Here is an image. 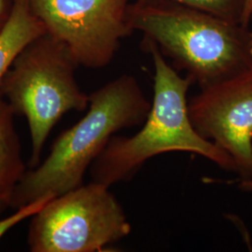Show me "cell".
<instances>
[{"mask_svg": "<svg viewBox=\"0 0 252 252\" xmlns=\"http://www.w3.org/2000/svg\"><path fill=\"white\" fill-rule=\"evenodd\" d=\"M152 55L154 89L152 108L135 135H114L89 168L92 181L111 187L134 179L146 162L162 153L182 152L197 154L221 169L235 172L232 157L196 132L188 113L189 77L165 60L158 47L142 40Z\"/></svg>", "mask_w": 252, "mask_h": 252, "instance_id": "1", "label": "cell"}, {"mask_svg": "<svg viewBox=\"0 0 252 252\" xmlns=\"http://www.w3.org/2000/svg\"><path fill=\"white\" fill-rule=\"evenodd\" d=\"M88 108L77 124L57 136L44 162L26 172L13 194L11 208L81 186L109 139L124 129L142 126L152 102L135 77L126 74L89 94Z\"/></svg>", "mask_w": 252, "mask_h": 252, "instance_id": "2", "label": "cell"}, {"mask_svg": "<svg viewBox=\"0 0 252 252\" xmlns=\"http://www.w3.org/2000/svg\"><path fill=\"white\" fill-rule=\"evenodd\" d=\"M128 20L200 90L252 67L250 27L173 2H132Z\"/></svg>", "mask_w": 252, "mask_h": 252, "instance_id": "3", "label": "cell"}, {"mask_svg": "<svg viewBox=\"0 0 252 252\" xmlns=\"http://www.w3.org/2000/svg\"><path fill=\"white\" fill-rule=\"evenodd\" d=\"M78 67L67 47L46 33L19 54L0 83V97L15 115L27 119L30 169L40 163L46 141L61 118L89 106V95L76 79Z\"/></svg>", "mask_w": 252, "mask_h": 252, "instance_id": "4", "label": "cell"}, {"mask_svg": "<svg viewBox=\"0 0 252 252\" xmlns=\"http://www.w3.org/2000/svg\"><path fill=\"white\" fill-rule=\"evenodd\" d=\"M126 212L109 187L94 181L55 196L31 218L32 252H96L131 233Z\"/></svg>", "mask_w": 252, "mask_h": 252, "instance_id": "5", "label": "cell"}, {"mask_svg": "<svg viewBox=\"0 0 252 252\" xmlns=\"http://www.w3.org/2000/svg\"><path fill=\"white\" fill-rule=\"evenodd\" d=\"M46 33L66 46L79 64L99 69L112 62L134 31L131 0H28Z\"/></svg>", "mask_w": 252, "mask_h": 252, "instance_id": "6", "label": "cell"}, {"mask_svg": "<svg viewBox=\"0 0 252 252\" xmlns=\"http://www.w3.org/2000/svg\"><path fill=\"white\" fill-rule=\"evenodd\" d=\"M196 132L228 153L238 180H252V67L188 100Z\"/></svg>", "mask_w": 252, "mask_h": 252, "instance_id": "7", "label": "cell"}, {"mask_svg": "<svg viewBox=\"0 0 252 252\" xmlns=\"http://www.w3.org/2000/svg\"><path fill=\"white\" fill-rule=\"evenodd\" d=\"M14 116L0 97V215L11 207L15 189L27 172Z\"/></svg>", "mask_w": 252, "mask_h": 252, "instance_id": "8", "label": "cell"}, {"mask_svg": "<svg viewBox=\"0 0 252 252\" xmlns=\"http://www.w3.org/2000/svg\"><path fill=\"white\" fill-rule=\"evenodd\" d=\"M44 34L45 27L34 14L28 0H15L9 22L0 33V83L19 54Z\"/></svg>", "mask_w": 252, "mask_h": 252, "instance_id": "9", "label": "cell"}, {"mask_svg": "<svg viewBox=\"0 0 252 252\" xmlns=\"http://www.w3.org/2000/svg\"><path fill=\"white\" fill-rule=\"evenodd\" d=\"M162 2L181 4L237 25L242 23L246 5V0H135L134 3L146 5Z\"/></svg>", "mask_w": 252, "mask_h": 252, "instance_id": "10", "label": "cell"}, {"mask_svg": "<svg viewBox=\"0 0 252 252\" xmlns=\"http://www.w3.org/2000/svg\"><path fill=\"white\" fill-rule=\"evenodd\" d=\"M54 197L55 196L53 194H47L45 196L37 199L34 202H31L26 206L16 208V211L7 218L0 219V239L14 226L17 225L23 220L34 216Z\"/></svg>", "mask_w": 252, "mask_h": 252, "instance_id": "11", "label": "cell"}, {"mask_svg": "<svg viewBox=\"0 0 252 252\" xmlns=\"http://www.w3.org/2000/svg\"><path fill=\"white\" fill-rule=\"evenodd\" d=\"M15 0H0V33L8 24Z\"/></svg>", "mask_w": 252, "mask_h": 252, "instance_id": "12", "label": "cell"}, {"mask_svg": "<svg viewBox=\"0 0 252 252\" xmlns=\"http://www.w3.org/2000/svg\"><path fill=\"white\" fill-rule=\"evenodd\" d=\"M252 13V0H246V5L244 9L243 18L241 25L243 27H250L251 17Z\"/></svg>", "mask_w": 252, "mask_h": 252, "instance_id": "13", "label": "cell"}, {"mask_svg": "<svg viewBox=\"0 0 252 252\" xmlns=\"http://www.w3.org/2000/svg\"><path fill=\"white\" fill-rule=\"evenodd\" d=\"M238 188L244 191H252V180H238Z\"/></svg>", "mask_w": 252, "mask_h": 252, "instance_id": "14", "label": "cell"}, {"mask_svg": "<svg viewBox=\"0 0 252 252\" xmlns=\"http://www.w3.org/2000/svg\"><path fill=\"white\" fill-rule=\"evenodd\" d=\"M251 24H252V17H251ZM250 43H251V52L252 54V28L250 27Z\"/></svg>", "mask_w": 252, "mask_h": 252, "instance_id": "15", "label": "cell"}]
</instances>
